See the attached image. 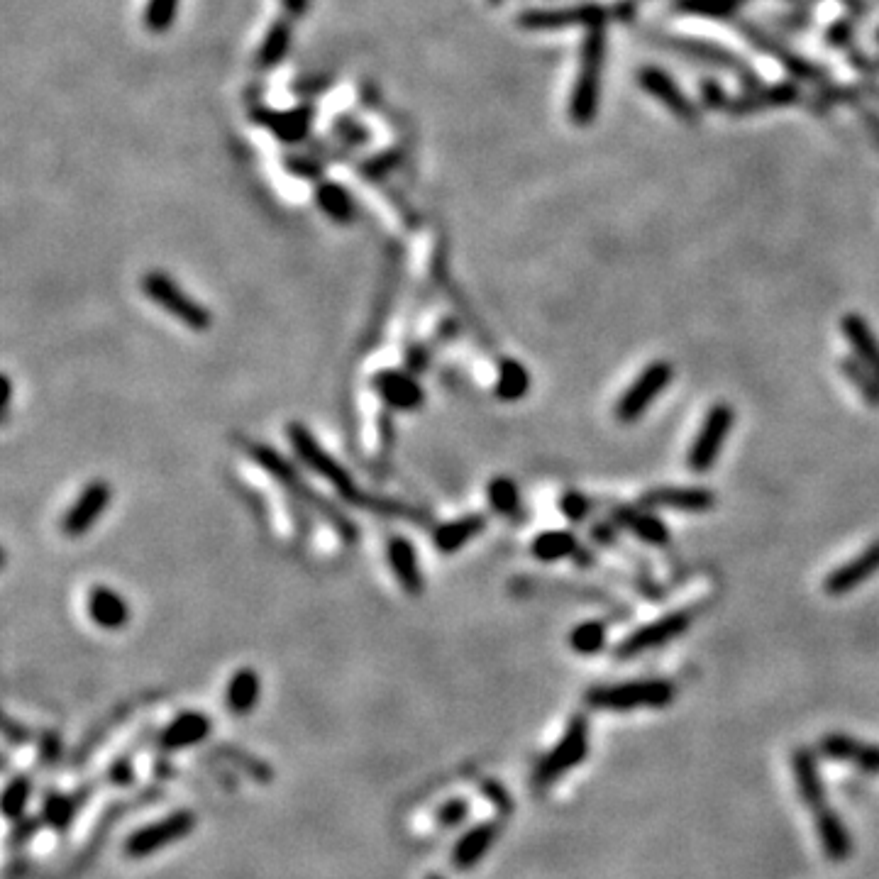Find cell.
<instances>
[{
    "label": "cell",
    "mask_w": 879,
    "mask_h": 879,
    "mask_svg": "<svg viewBox=\"0 0 879 879\" xmlns=\"http://www.w3.org/2000/svg\"><path fill=\"white\" fill-rule=\"evenodd\" d=\"M286 440H289L293 455L301 460L306 469H311L315 477H320L323 482H328L335 489V494L342 501L352 503V506H362L367 511H379L386 516H406L413 518V511H408V506H401L396 501H379L372 499L362 491V486L357 484V479L352 477L350 469L345 467L340 460H335L318 438L306 428L303 423H289L286 425Z\"/></svg>",
    "instance_id": "6da1fadb"
},
{
    "label": "cell",
    "mask_w": 879,
    "mask_h": 879,
    "mask_svg": "<svg viewBox=\"0 0 879 879\" xmlns=\"http://www.w3.org/2000/svg\"><path fill=\"white\" fill-rule=\"evenodd\" d=\"M250 457L259 464V467L264 469V472L272 474L276 482L284 486L293 499L306 503L311 511L318 513V516H323L325 521L333 525L337 533H340L342 540H347V543H355V540L359 538V530H357L355 521H350V518H347L342 511H337V508L328 499H325V496H320L318 491H313L311 486L306 484V479L301 477V472H298V469L293 467V464L286 460L284 455H279V452L272 450L269 445H259V442H254V445H250Z\"/></svg>",
    "instance_id": "7a4b0ae2"
},
{
    "label": "cell",
    "mask_w": 879,
    "mask_h": 879,
    "mask_svg": "<svg viewBox=\"0 0 879 879\" xmlns=\"http://www.w3.org/2000/svg\"><path fill=\"white\" fill-rule=\"evenodd\" d=\"M677 696L672 679H635L623 684H604L586 691V704L596 711H635L665 709Z\"/></svg>",
    "instance_id": "3957f363"
},
{
    "label": "cell",
    "mask_w": 879,
    "mask_h": 879,
    "mask_svg": "<svg viewBox=\"0 0 879 879\" xmlns=\"http://www.w3.org/2000/svg\"><path fill=\"white\" fill-rule=\"evenodd\" d=\"M142 293L154 306L162 308L164 313L179 320L184 328L193 330V333H206L213 325V313L201 301L191 298L167 272L152 269V272L142 276Z\"/></svg>",
    "instance_id": "277c9868"
},
{
    "label": "cell",
    "mask_w": 879,
    "mask_h": 879,
    "mask_svg": "<svg viewBox=\"0 0 879 879\" xmlns=\"http://www.w3.org/2000/svg\"><path fill=\"white\" fill-rule=\"evenodd\" d=\"M604 54V30L591 27L582 49V66H579L577 86H574L572 93V105H569V115L577 125H589L594 120L596 105H599V76L601 66H604Z\"/></svg>",
    "instance_id": "5b68a950"
},
{
    "label": "cell",
    "mask_w": 879,
    "mask_h": 879,
    "mask_svg": "<svg viewBox=\"0 0 879 879\" xmlns=\"http://www.w3.org/2000/svg\"><path fill=\"white\" fill-rule=\"evenodd\" d=\"M735 423V411L731 403H713L701 420V428L696 433L694 442L689 447L687 464L694 474L711 472V467L721 457L723 445L731 438V430Z\"/></svg>",
    "instance_id": "8992f818"
},
{
    "label": "cell",
    "mask_w": 879,
    "mask_h": 879,
    "mask_svg": "<svg viewBox=\"0 0 879 879\" xmlns=\"http://www.w3.org/2000/svg\"><path fill=\"white\" fill-rule=\"evenodd\" d=\"M589 753V723L584 716H574L569 721L565 735L560 743L547 753L535 767V784L538 787H550L557 779L572 772L579 762Z\"/></svg>",
    "instance_id": "52a82bcc"
},
{
    "label": "cell",
    "mask_w": 879,
    "mask_h": 879,
    "mask_svg": "<svg viewBox=\"0 0 879 879\" xmlns=\"http://www.w3.org/2000/svg\"><path fill=\"white\" fill-rule=\"evenodd\" d=\"M674 379V367L665 359H657V362L648 364L643 372L638 374V379L623 391V396L618 398L616 403V418L621 423H635L648 413V408L652 403L660 398V394H665L667 386L672 384Z\"/></svg>",
    "instance_id": "ba28073f"
},
{
    "label": "cell",
    "mask_w": 879,
    "mask_h": 879,
    "mask_svg": "<svg viewBox=\"0 0 879 879\" xmlns=\"http://www.w3.org/2000/svg\"><path fill=\"white\" fill-rule=\"evenodd\" d=\"M696 613L691 608H684V611H672L667 616L657 618V621L648 623V626H640L635 628L628 638H623L621 643L616 645L613 650V657L616 660H630V657H638L643 652H652V650H660L665 648L667 643L677 640L679 635H684L694 623Z\"/></svg>",
    "instance_id": "9c48e42d"
},
{
    "label": "cell",
    "mask_w": 879,
    "mask_h": 879,
    "mask_svg": "<svg viewBox=\"0 0 879 879\" xmlns=\"http://www.w3.org/2000/svg\"><path fill=\"white\" fill-rule=\"evenodd\" d=\"M193 828H196V816L189 809H179L174 814L159 818L154 823H147V826L130 833L125 840V855L135 860L149 858V855L179 843L181 838L189 836Z\"/></svg>",
    "instance_id": "30bf717a"
},
{
    "label": "cell",
    "mask_w": 879,
    "mask_h": 879,
    "mask_svg": "<svg viewBox=\"0 0 879 879\" xmlns=\"http://www.w3.org/2000/svg\"><path fill=\"white\" fill-rule=\"evenodd\" d=\"M110 501H113V486L105 482V479L88 482L81 489V494L76 496V501L69 506V511L64 513L62 533L71 540L84 538L86 533H91L93 525L105 516Z\"/></svg>",
    "instance_id": "8fae6325"
},
{
    "label": "cell",
    "mask_w": 879,
    "mask_h": 879,
    "mask_svg": "<svg viewBox=\"0 0 879 879\" xmlns=\"http://www.w3.org/2000/svg\"><path fill=\"white\" fill-rule=\"evenodd\" d=\"M374 394L396 413H413L425 403V389L411 369H379L369 381Z\"/></svg>",
    "instance_id": "7c38bea8"
},
{
    "label": "cell",
    "mask_w": 879,
    "mask_h": 879,
    "mask_svg": "<svg viewBox=\"0 0 879 879\" xmlns=\"http://www.w3.org/2000/svg\"><path fill=\"white\" fill-rule=\"evenodd\" d=\"M716 503L718 496L706 486H652L640 494V506L650 511L709 513Z\"/></svg>",
    "instance_id": "4fadbf2b"
},
{
    "label": "cell",
    "mask_w": 879,
    "mask_h": 879,
    "mask_svg": "<svg viewBox=\"0 0 879 879\" xmlns=\"http://www.w3.org/2000/svg\"><path fill=\"white\" fill-rule=\"evenodd\" d=\"M875 574H879V540H872L860 555H855L853 560L843 562V565L833 569L823 579V591L828 596H848L855 589H860L865 582H870Z\"/></svg>",
    "instance_id": "5bb4252c"
},
{
    "label": "cell",
    "mask_w": 879,
    "mask_h": 879,
    "mask_svg": "<svg viewBox=\"0 0 879 879\" xmlns=\"http://www.w3.org/2000/svg\"><path fill=\"white\" fill-rule=\"evenodd\" d=\"M86 611L88 618L93 621V626L108 630V633L125 630L132 621V608L127 604L125 596L105 584L93 586V589L88 591Z\"/></svg>",
    "instance_id": "9a60e30c"
},
{
    "label": "cell",
    "mask_w": 879,
    "mask_h": 879,
    "mask_svg": "<svg viewBox=\"0 0 879 879\" xmlns=\"http://www.w3.org/2000/svg\"><path fill=\"white\" fill-rule=\"evenodd\" d=\"M386 562H389V569L396 577L398 586H401L408 596L423 594L425 577H423V569H420L418 550L416 545H413V540L403 538V535L389 538V543H386Z\"/></svg>",
    "instance_id": "2e32d148"
},
{
    "label": "cell",
    "mask_w": 879,
    "mask_h": 879,
    "mask_svg": "<svg viewBox=\"0 0 879 879\" xmlns=\"http://www.w3.org/2000/svg\"><path fill=\"white\" fill-rule=\"evenodd\" d=\"M818 748L828 760L848 762L867 775H879V745H870L845 733H828L823 735Z\"/></svg>",
    "instance_id": "e0dca14e"
},
{
    "label": "cell",
    "mask_w": 879,
    "mask_h": 879,
    "mask_svg": "<svg viewBox=\"0 0 879 879\" xmlns=\"http://www.w3.org/2000/svg\"><path fill=\"white\" fill-rule=\"evenodd\" d=\"M252 120L257 125H262L264 130H269L276 140L286 142V145H296V142L306 140L308 132L313 125V110L308 105L293 110H269L259 108L252 113Z\"/></svg>",
    "instance_id": "ac0fdd59"
},
{
    "label": "cell",
    "mask_w": 879,
    "mask_h": 879,
    "mask_svg": "<svg viewBox=\"0 0 879 879\" xmlns=\"http://www.w3.org/2000/svg\"><path fill=\"white\" fill-rule=\"evenodd\" d=\"M606 20V10L601 5H577V8H562V10H533V13H523L518 25L525 30H560V27H574V25H589V27H601Z\"/></svg>",
    "instance_id": "d6986e66"
},
{
    "label": "cell",
    "mask_w": 879,
    "mask_h": 879,
    "mask_svg": "<svg viewBox=\"0 0 879 879\" xmlns=\"http://www.w3.org/2000/svg\"><path fill=\"white\" fill-rule=\"evenodd\" d=\"M611 516H613V523H616L618 528L628 530V533H633L635 538L643 540V543H648L652 547L670 545V530H667V525L662 523L660 518H657L655 513L650 511V508L616 506L611 511Z\"/></svg>",
    "instance_id": "ffe728a7"
},
{
    "label": "cell",
    "mask_w": 879,
    "mask_h": 879,
    "mask_svg": "<svg viewBox=\"0 0 879 879\" xmlns=\"http://www.w3.org/2000/svg\"><path fill=\"white\" fill-rule=\"evenodd\" d=\"M213 731V723L203 711H184L159 733V745L164 750H186L203 743Z\"/></svg>",
    "instance_id": "44dd1931"
},
{
    "label": "cell",
    "mask_w": 879,
    "mask_h": 879,
    "mask_svg": "<svg viewBox=\"0 0 879 879\" xmlns=\"http://www.w3.org/2000/svg\"><path fill=\"white\" fill-rule=\"evenodd\" d=\"M484 528V513H467V516L455 518V521L440 523L433 530V545L440 555H457V552L464 550V545L477 540L484 533Z\"/></svg>",
    "instance_id": "7402d4cb"
},
{
    "label": "cell",
    "mask_w": 879,
    "mask_h": 879,
    "mask_svg": "<svg viewBox=\"0 0 879 879\" xmlns=\"http://www.w3.org/2000/svg\"><path fill=\"white\" fill-rule=\"evenodd\" d=\"M840 333L853 350V357H858L870 372L879 377V340L870 323L858 313H848L840 320Z\"/></svg>",
    "instance_id": "603a6c76"
},
{
    "label": "cell",
    "mask_w": 879,
    "mask_h": 879,
    "mask_svg": "<svg viewBox=\"0 0 879 879\" xmlns=\"http://www.w3.org/2000/svg\"><path fill=\"white\" fill-rule=\"evenodd\" d=\"M640 86L645 91H650L652 96L657 98L662 105L672 110L679 120H687V123H694L696 118V108L687 101L682 91H679L677 84L660 69H643L640 71Z\"/></svg>",
    "instance_id": "cb8c5ba5"
},
{
    "label": "cell",
    "mask_w": 879,
    "mask_h": 879,
    "mask_svg": "<svg viewBox=\"0 0 879 879\" xmlns=\"http://www.w3.org/2000/svg\"><path fill=\"white\" fill-rule=\"evenodd\" d=\"M496 836H499V826L496 823H479V826L469 828L464 836L457 840L455 850H452V862H455L457 870H472L491 848H494Z\"/></svg>",
    "instance_id": "d4e9b609"
},
{
    "label": "cell",
    "mask_w": 879,
    "mask_h": 879,
    "mask_svg": "<svg viewBox=\"0 0 879 879\" xmlns=\"http://www.w3.org/2000/svg\"><path fill=\"white\" fill-rule=\"evenodd\" d=\"M259 696H262V677L252 667H242L232 674L225 689V709L232 716H250L257 709Z\"/></svg>",
    "instance_id": "484cf974"
},
{
    "label": "cell",
    "mask_w": 879,
    "mask_h": 879,
    "mask_svg": "<svg viewBox=\"0 0 879 879\" xmlns=\"http://www.w3.org/2000/svg\"><path fill=\"white\" fill-rule=\"evenodd\" d=\"M792 770H794L796 789H799L804 804L809 806L811 811H818V809H823V806H828L826 792H823V784H821V775H818L816 757L811 755L809 750L806 748L794 750Z\"/></svg>",
    "instance_id": "4316f807"
},
{
    "label": "cell",
    "mask_w": 879,
    "mask_h": 879,
    "mask_svg": "<svg viewBox=\"0 0 879 879\" xmlns=\"http://www.w3.org/2000/svg\"><path fill=\"white\" fill-rule=\"evenodd\" d=\"M315 206L335 225H352L357 218L355 198L335 181H320L315 186Z\"/></svg>",
    "instance_id": "83f0119b"
},
{
    "label": "cell",
    "mask_w": 879,
    "mask_h": 879,
    "mask_svg": "<svg viewBox=\"0 0 879 879\" xmlns=\"http://www.w3.org/2000/svg\"><path fill=\"white\" fill-rule=\"evenodd\" d=\"M814 818H816L818 838H821L823 845V853H826L833 862H843L850 855V850H853V840H850V833L848 828H845V823L840 821V816L833 814L828 806L814 811Z\"/></svg>",
    "instance_id": "f1b7e54d"
},
{
    "label": "cell",
    "mask_w": 879,
    "mask_h": 879,
    "mask_svg": "<svg viewBox=\"0 0 879 879\" xmlns=\"http://www.w3.org/2000/svg\"><path fill=\"white\" fill-rule=\"evenodd\" d=\"M530 372L525 364L518 359H501L499 369H496V384H494V396L503 403H516L523 401L530 391Z\"/></svg>",
    "instance_id": "f546056e"
},
{
    "label": "cell",
    "mask_w": 879,
    "mask_h": 879,
    "mask_svg": "<svg viewBox=\"0 0 879 879\" xmlns=\"http://www.w3.org/2000/svg\"><path fill=\"white\" fill-rule=\"evenodd\" d=\"M291 40H293V27L289 18H279L276 22H272V27H269L267 35H264L262 44H259L257 64L262 66V69H274V66H279L284 62L286 54H289Z\"/></svg>",
    "instance_id": "4dcf8cb0"
},
{
    "label": "cell",
    "mask_w": 879,
    "mask_h": 879,
    "mask_svg": "<svg viewBox=\"0 0 879 879\" xmlns=\"http://www.w3.org/2000/svg\"><path fill=\"white\" fill-rule=\"evenodd\" d=\"M530 552L538 562H560L574 557L579 552L577 535L572 530H547L540 533L530 545Z\"/></svg>",
    "instance_id": "1f68e13d"
},
{
    "label": "cell",
    "mask_w": 879,
    "mask_h": 879,
    "mask_svg": "<svg viewBox=\"0 0 879 879\" xmlns=\"http://www.w3.org/2000/svg\"><path fill=\"white\" fill-rule=\"evenodd\" d=\"M486 501H489L491 511L499 513V516L508 518V521H516L523 516V499L521 489L513 479L508 477H494L486 484Z\"/></svg>",
    "instance_id": "d6a6232c"
},
{
    "label": "cell",
    "mask_w": 879,
    "mask_h": 879,
    "mask_svg": "<svg viewBox=\"0 0 879 879\" xmlns=\"http://www.w3.org/2000/svg\"><path fill=\"white\" fill-rule=\"evenodd\" d=\"M840 374L858 389L867 406L879 408V377L865 367L858 357H843L838 362Z\"/></svg>",
    "instance_id": "836d02e7"
},
{
    "label": "cell",
    "mask_w": 879,
    "mask_h": 879,
    "mask_svg": "<svg viewBox=\"0 0 879 879\" xmlns=\"http://www.w3.org/2000/svg\"><path fill=\"white\" fill-rule=\"evenodd\" d=\"M799 98V91H796L794 84H779L770 91H762L757 96L750 98H740V101L731 103L733 113H755V110L762 108H772V105H789Z\"/></svg>",
    "instance_id": "e575fe53"
},
{
    "label": "cell",
    "mask_w": 879,
    "mask_h": 879,
    "mask_svg": "<svg viewBox=\"0 0 879 879\" xmlns=\"http://www.w3.org/2000/svg\"><path fill=\"white\" fill-rule=\"evenodd\" d=\"M608 630L601 621H584L569 633V648L579 655H596L606 648Z\"/></svg>",
    "instance_id": "d590c367"
},
{
    "label": "cell",
    "mask_w": 879,
    "mask_h": 879,
    "mask_svg": "<svg viewBox=\"0 0 879 879\" xmlns=\"http://www.w3.org/2000/svg\"><path fill=\"white\" fill-rule=\"evenodd\" d=\"M81 806V796H66V794H49L44 801V821L49 823L57 831H66L74 821L76 811Z\"/></svg>",
    "instance_id": "8d00e7d4"
},
{
    "label": "cell",
    "mask_w": 879,
    "mask_h": 879,
    "mask_svg": "<svg viewBox=\"0 0 879 879\" xmlns=\"http://www.w3.org/2000/svg\"><path fill=\"white\" fill-rule=\"evenodd\" d=\"M181 0H147L142 22L152 35H164L174 27Z\"/></svg>",
    "instance_id": "74e56055"
},
{
    "label": "cell",
    "mask_w": 879,
    "mask_h": 879,
    "mask_svg": "<svg viewBox=\"0 0 879 879\" xmlns=\"http://www.w3.org/2000/svg\"><path fill=\"white\" fill-rule=\"evenodd\" d=\"M30 794H32V782H30V777H13L8 782V787H5V792H3V816L8 818V821H18V818H22V814H25V809H27V801H30Z\"/></svg>",
    "instance_id": "f35d334b"
},
{
    "label": "cell",
    "mask_w": 879,
    "mask_h": 879,
    "mask_svg": "<svg viewBox=\"0 0 879 879\" xmlns=\"http://www.w3.org/2000/svg\"><path fill=\"white\" fill-rule=\"evenodd\" d=\"M674 49L679 52H687L694 54V57H704V62L716 64V66H728V69H740V64L735 62L728 52H721L718 47H711V44H701V42H684V40H672L670 42Z\"/></svg>",
    "instance_id": "ab89813d"
},
{
    "label": "cell",
    "mask_w": 879,
    "mask_h": 879,
    "mask_svg": "<svg viewBox=\"0 0 879 879\" xmlns=\"http://www.w3.org/2000/svg\"><path fill=\"white\" fill-rule=\"evenodd\" d=\"M740 0H679L677 8L684 13L704 15V18H728Z\"/></svg>",
    "instance_id": "60d3db41"
},
{
    "label": "cell",
    "mask_w": 879,
    "mask_h": 879,
    "mask_svg": "<svg viewBox=\"0 0 879 879\" xmlns=\"http://www.w3.org/2000/svg\"><path fill=\"white\" fill-rule=\"evenodd\" d=\"M560 511L562 516H567L572 523H582L584 518L589 516L591 503L584 494H579V491H567V494H562L560 499Z\"/></svg>",
    "instance_id": "b9f144b4"
},
{
    "label": "cell",
    "mask_w": 879,
    "mask_h": 879,
    "mask_svg": "<svg viewBox=\"0 0 879 879\" xmlns=\"http://www.w3.org/2000/svg\"><path fill=\"white\" fill-rule=\"evenodd\" d=\"M469 811H472V809H469V804L464 799L447 801V804L438 811V826L445 828V831H450V828H457V826H460V823L467 821Z\"/></svg>",
    "instance_id": "7bdbcfd3"
},
{
    "label": "cell",
    "mask_w": 879,
    "mask_h": 879,
    "mask_svg": "<svg viewBox=\"0 0 879 879\" xmlns=\"http://www.w3.org/2000/svg\"><path fill=\"white\" fill-rule=\"evenodd\" d=\"M286 169L293 171L298 179H320L323 176V167L313 157H293L286 162Z\"/></svg>",
    "instance_id": "ee69618b"
},
{
    "label": "cell",
    "mask_w": 879,
    "mask_h": 879,
    "mask_svg": "<svg viewBox=\"0 0 879 879\" xmlns=\"http://www.w3.org/2000/svg\"><path fill=\"white\" fill-rule=\"evenodd\" d=\"M398 154L396 152H386V154H381V157H377L374 159V162H369L367 167H364V174H367V179H379V176H384L386 171H391L398 164Z\"/></svg>",
    "instance_id": "f6af8a7d"
},
{
    "label": "cell",
    "mask_w": 879,
    "mask_h": 879,
    "mask_svg": "<svg viewBox=\"0 0 879 879\" xmlns=\"http://www.w3.org/2000/svg\"><path fill=\"white\" fill-rule=\"evenodd\" d=\"M337 132H340V135H342V140L352 142V145H364V142L369 140L367 130H364V127L359 125V123H350V120H340V125H337Z\"/></svg>",
    "instance_id": "bcb514c9"
},
{
    "label": "cell",
    "mask_w": 879,
    "mask_h": 879,
    "mask_svg": "<svg viewBox=\"0 0 879 879\" xmlns=\"http://www.w3.org/2000/svg\"><path fill=\"white\" fill-rule=\"evenodd\" d=\"M428 364H430V352L425 350V347L416 345V347H411V350H408L406 369H411V372L420 374L425 367H428Z\"/></svg>",
    "instance_id": "7dc6e473"
},
{
    "label": "cell",
    "mask_w": 879,
    "mask_h": 879,
    "mask_svg": "<svg viewBox=\"0 0 879 879\" xmlns=\"http://www.w3.org/2000/svg\"><path fill=\"white\" fill-rule=\"evenodd\" d=\"M701 96H704L706 105H711V108H718V105H723V98H726V93H723L716 84H704V86H701Z\"/></svg>",
    "instance_id": "c3c4849f"
},
{
    "label": "cell",
    "mask_w": 879,
    "mask_h": 879,
    "mask_svg": "<svg viewBox=\"0 0 879 879\" xmlns=\"http://www.w3.org/2000/svg\"><path fill=\"white\" fill-rule=\"evenodd\" d=\"M110 777H113V784H127V782H130V779H132L130 762H127V760L115 762V767H113V772H110Z\"/></svg>",
    "instance_id": "681fc988"
},
{
    "label": "cell",
    "mask_w": 879,
    "mask_h": 879,
    "mask_svg": "<svg viewBox=\"0 0 879 879\" xmlns=\"http://www.w3.org/2000/svg\"><path fill=\"white\" fill-rule=\"evenodd\" d=\"M281 5H284L286 13L293 15V18H298V15L308 13V5H311V0H281Z\"/></svg>",
    "instance_id": "f907efd6"
},
{
    "label": "cell",
    "mask_w": 879,
    "mask_h": 879,
    "mask_svg": "<svg viewBox=\"0 0 879 879\" xmlns=\"http://www.w3.org/2000/svg\"><path fill=\"white\" fill-rule=\"evenodd\" d=\"M5 735H8V740H15V743H20V740L27 738V731H25V728L15 726V721H10V718H5Z\"/></svg>",
    "instance_id": "816d5d0a"
},
{
    "label": "cell",
    "mask_w": 879,
    "mask_h": 879,
    "mask_svg": "<svg viewBox=\"0 0 879 879\" xmlns=\"http://www.w3.org/2000/svg\"><path fill=\"white\" fill-rule=\"evenodd\" d=\"M867 125H870V132H872V135H875V140H877V145H879V120L872 118V115H867Z\"/></svg>",
    "instance_id": "f5cc1de1"
},
{
    "label": "cell",
    "mask_w": 879,
    "mask_h": 879,
    "mask_svg": "<svg viewBox=\"0 0 879 879\" xmlns=\"http://www.w3.org/2000/svg\"><path fill=\"white\" fill-rule=\"evenodd\" d=\"M425 879H442V877L440 875H428Z\"/></svg>",
    "instance_id": "db71d44e"
},
{
    "label": "cell",
    "mask_w": 879,
    "mask_h": 879,
    "mask_svg": "<svg viewBox=\"0 0 879 879\" xmlns=\"http://www.w3.org/2000/svg\"><path fill=\"white\" fill-rule=\"evenodd\" d=\"M491 3H494V5H499V3H501V0H491Z\"/></svg>",
    "instance_id": "11a10c76"
}]
</instances>
